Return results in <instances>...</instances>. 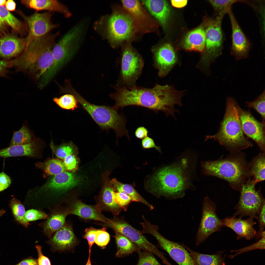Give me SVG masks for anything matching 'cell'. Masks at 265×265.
<instances>
[{"label": "cell", "instance_id": "obj_1", "mask_svg": "<svg viewBox=\"0 0 265 265\" xmlns=\"http://www.w3.org/2000/svg\"><path fill=\"white\" fill-rule=\"evenodd\" d=\"M115 92L110 94L111 98L115 103L112 106L117 110L129 106L144 107L156 113L161 111L166 117L171 115L176 119L174 113L179 111L175 108L177 105L182 106L181 98L185 91L176 90L172 85L158 83L152 88L137 86L127 88L118 85L114 87Z\"/></svg>", "mask_w": 265, "mask_h": 265}, {"label": "cell", "instance_id": "obj_2", "mask_svg": "<svg viewBox=\"0 0 265 265\" xmlns=\"http://www.w3.org/2000/svg\"><path fill=\"white\" fill-rule=\"evenodd\" d=\"M198 156L186 150L177 160L158 169L147 178L146 188L157 196L175 199L183 197L193 185Z\"/></svg>", "mask_w": 265, "mask_h": 265}, {"label": "cell", "instance_id": "obj_3", "mask_svg": "<svg viewBox=\"0 0 265 265\" xmlns=\"http://www.w3.org/2000/svg\"><path fill=\"white\" fill-rule=\"evenodd\" d=\"M60 33L59 31L50 32L33 40L21 54L10 60V67L38 80L53 62V49Z\"/></svg>", "mask_w": 265, "mask_h": 265}, {"label": "cell", "instance_id": "obj_4", "mask_svg": "<svg viewBox=\"0 0 265 265\" xmlns=\"http://www.w3.org/2000/svg\"><path fill=\"white\" fill-rule=\"evenodd\" d=\"M201 167L204 174L224 180L240 192L244 184L252 176L249 162L245 154L241 151L230 152L224 159L202 161Z\"/></svg>", "mask_w": 265, "mask_h": 265}, {"label": "cell", "instance_id": "obj_5", "mask_svg": "<svg viewBox=\"0 0 265 265\" xmlns=\"http://www.w3.org/2000/svg\"><path fill=\"white\" fill-rule=\"evenodd\" d=\"M235 99L228 97L225 109L218 132L213 135L205 136V141L213 139L218 141L230 152L240 151L252 147V143L245 135L242 130L237 108Z\"/></svg>", "mask_w": 265, "mask_h": 265}, {"label": "cell", "instance_id": "obj_6", "mask_svg": "<svg viewBox=\"0 0 265 265\" xmlns=\"http://www.w3.org/2000/svg\"><path fill=\"white\" fill-rule=\"evenodd\" d=\"M65 93L73 95L96 123L103 130L112 129L115 131L117 140L123 136L130 139L128 130L126 125L127 120L122 114L112 106L95 105L87 101L72 87L71 84L67 85Z\"/></svg>", "mask_w": 265, "mask_h": 265}, {"label": "cell", "instance_id": "obj_7", "mask_svg": "<svg viewBox=\"0 0 265 265\" xmlns=\"http://www.w3.org/2000/svg\"><path fill=\"white\" fill-rule=\"evenodd\" d=\"M225 15L221 14L214 19H209L207 25L205 51L197 67L208 75L211 73V64L222 53L225 37L222 23Z\"/></svg>", "mask_w": 265, "mask_h": 265}, {"label": "cell", "instance_id": "obj_8", "mask_svg": "<svg viewBox=\"0 0 265 265\" xmlns=\"http://www.w3.org/2000/svg\"><path fill=\"white\" fill-rule=\"evenodd\" d=\"M256 184L250 178L243 185L239 201L234 208L236 211L233 216L241 218L249 216L257 220L258 214L265 201L260 190L256 189Z\"/></svg>", "mask_w": 265, "mask_h": 265}, {"label": "cell", "instance_id": "obj_9", "mask_svg": "<svg viewBox=\"0 0 265 265\" xmlns=\"http://www.w3.org/2000/svg\"><path fill=\"white\" fill-rule=\"evenodd\" d=\"M143 234H150L157 240L159 246L179 265H195L188 252L183 245L170 240L161 235L158 231L157 225L148 221L142 225Z\"/></svg>", "mask_w": 265, "mask_h": 265}, {"label": "cell", "instance_id": "obj_10", "mask_svg": "<svg viewBox=\"0 0 265 265\" xmlns=\"http://www.w3.org/2000/svg\"><path fill=\"white\" fill-rule=\"evenodd\" d=\"M144 61L140 55L132 49L127 48L121 58L120 86L130 88L136 85L141 76Z\"/></svg>", "mask_w": 265, "mask_h": 265}, {"label": "cell", "instance_id": "obj_11", "mask_svg": "<svg viewBox=\"0 0 265 265\" xmlns=\"http://www.w3.org/2000/svg\"><path fill=\"white\" fill-rule=\"evenodd\" d=\"M105 224L125 236L140 249L152 252L161 260L164 258L163 253L149 241L141 231L133 227L125 220L121 219H109Z\"/></svg>", "mask_w": 265, "mask_h": 265}, {"label": "cell", "instance_id": "obj_12", "mask_svg": "<svg viewBox=\"0 0 265 265\" xmlns=\"http://www.w3.org/2000/svg\"><path fill=\"white\" fill-rule=\"evenodd\" d=\"M215 204L206 196L202 204V216L196 239V244L199 245L214 232L218 231L222 226L221 220L216 213Z\"/></svg>", "mask_w": 265, "mask_h": 265}, {"label": "cell", "instance_id": "obj_13", "mask_svg": "<svg viewBox=\"0 0 265 265\" xmlns=\"http://www.w3.org/2000/svg\"><path fill=\"white\" fill-rule=\"evenodd\" d=\"M53 12L39 13L36 11L30 16L22 15L26 23L28 34L26 45L35 39L43 36L59 26L52 20Z\"/></svg>", "mask_w": 265, "mask_h": 265}, {"label": "cell", "instance_id": "obj_14", "mask_svg": "<svg viewBox=\"0 0 265 265\" xmlns=\"http://www.w3.org/2000/svg\"><path fill=\"white\" fill-rule=\"evenodd\" d=\"M237 107L244 133L253 140L263 152H265V124L258 121L249 110L242 109L238 104Z\"/></svg>", "mask_w": 265, "mask_h": 265}, {"label": "cell", "instance_id": "obj_15", "mask_svg": "<svg viewBox=\"0 0 265 265\" xmlns=\"http://www.w3.org/2000/svg\"><path fill=\"white\" fill-rule=\"evenodd\" d=\"M227 13L231 26V45L230 54L236 61L246 59L249 57L252 43L246 36L238 23L232 10Z\"/></svg>", "mask_w": 265, "mask_h": 265}, {"label": "cell", "instance_id": "obj_16", "mask_svg": "<svg viewBox=\"0 0 265 265\" xmlns=\"http://www.w3.org/2000/svg\"><path fill=\"white\" fill-rule=\"evenodd\" d=\"M133 21L128 15L115 13L108 21V37L112 42L117 43L130 37L133 28Z\"/></svg>", "mask_w": 265, "mask_h": 265}, {"label": "cell", "instance_id": "obj_17", "mask_svg": "<svg viewBox=\"0 0 265 265\" xmlns=\"http://www.w3.org/2000/svg\"><path fill=\"white\" fill-rule=\"evenodd\" d=\"M153 53V65L160 78L167 76L178 63L175 52L169 44H165L155 50Z\"/></svg>", "mask_w": 265, "mask_h": 265}, {"label": "cell", "instance_id": "obj_18", "mask_svg": "<svg viewBox=\"0 0 265 265\" xmlns=\"http://www.w3.org/2000/svg\"><path fill=\"white\" fill-rule=\"evenodd\" d=\"M77 242L72 227L65 222L60 229L51 236L46 243L53 252H62L71 250Z\"/></svg>", "mask_w": 265, "mask_h": 265}, {"label": "cell", "instance_id": "obj_19", "mask_svg": "<svg viewBox=\"0 0 265 265\" xmlns=\"http://www.w3.org/2000/svg\"><path fill=\"white\" fill-rule=\"evenodd\" d=\"M242 218H237L235 216L227 217L221 220L222 226L229 228L237 234V239L244 238L249 240L256 237L257 232L254 228L256 224L253 220V218L249 217L245 219Z\"/></svg>", "mask_w": 265, "mask_h": 265}, {"label": "cell", "instance_id": "obj_20", "mask_svg": "<svg viewBox=\"0 0 265 265\" xmlns=\"http://www.w3.org/2000/svg\"><path fill=\"white\" fill-rule=\"evenodd\" d=\"M26 45V38L7 35L0 38V58L6 60L15 58L23 52Z\"/></svg>", "mask_w": 265, "mask_h": 265}, {"label": "cell", "instance_id": "obj_21", "mask_svg": "<svg viewBox=\"0 0 265 265\" xmlns=\"http://www.w3.org/2000/svg\"><path fill=\"white\" fill-rule=\"evenodd\" d=\"M68 209L69 214L76 215L85 219L100 221L105 224L109 220L101 213L102 210L98 205H88L78 200L73 203Z\"/></svg>", "mask_w": 265, "mask_h": 265}, {"label": "cell", "instance_id": "obj_22", "mask_svg": "<svg viewBox=\"0 0 265 265\" xmlns=\"http://www.w3.org/2000/svg\"><path fill=\"white\" fill-rule=\"evenodd\" d=\"M79 30V26H76L67 32L56 42L53 52L71 58L76 49V42Z\"/></svg>", "mask_w": 265, "mask_h": 265}, {"label": "cell", "instance_id": "obj_23", "mask_svg": "<svg viewBox=\"0 0 265 265\" xmlns=\"http://www.w3.org/2000/svg\"><path fill=\"white\" fill-rule=\"evenodd\" d=\"M68 214V209L57 207L51 210L46 220L41 224L44 234L50 238L63 226Z\"/></svg>", "mask_w": 265, "mask_h": 265}, {"label": "cell", "instance_id": "obj_24", "mask_svg": "<svg viewBox=\"0 0 265 265\" xmlns=\"http://www.w3.org/2000/svg\"><path fill=\"white\" fill-rule=\"evenodd\" d=\"M21 2L27 8L38 11L57 12L68 18L71 13L66 6L57 0H24Z\"/></svg>", "mask_w": 265, "mask_h": 265}, {"label": "cell", "instance_id": "obj_25", "mask_svg": "<svg viewBox=\"0 0 265 265\" xmlns=\"http://www.w3.org/2000/svg\"><path fill=\"white\" fill-rule=\"evenodd\" d=\"M78 181L74 174L65 172L54 175L45 187L53 191L62 192L75 186Z\"/></svg>", "mask_w": 265, "mask_h": 265}, {"label": "cell", "instance_id": "obj_26", "mask_svg": "<svg viewBox=\"0 0 265 265\" xmlns=\"http://www.w3.org/2000/svg\"><path fill=\"white\" fill-rule=\"evenodd\" d=\"M142 2L152 15L165 27L170 13V8L165 0H143Z\"/></svg>", "mask_w": 265, "mask_h": 265}, {"label": "cell", "instance_id": "obj_27", "mask_svg": "<svg viewBox=\"0 0 265 265\" xmlns=\"http://www.w3.org/2000/svg\"><path fill=\"white\" fill-rule=\"evenodd\" d=\"M206 34L203 28L200 27L189 32L185 37L183 48L188 51L202 52L205 47Z\"/></svg>", "mask_w": 265, "mask_h": 265}, {"label": "cell", "instance_id": "obj_28", "mask_svg": "<svg viewBox=\"0 0 265 265\" xmlns=\"http://www.w3.org/2000/svg\"><path fill=\"white\" fill-rule=\"evenodd\" d=\"M188 252L195 265H225L224 251H218L215 254L209 255L202 254L190 249L184 245Z\"/></svg>", "mask_w": 265, "mask_h": 265}, {"label": "cell", "instance_id": "obj_29", "mask_svg": "<svg viewBox=\"0 0 265 265\" xmlns=\"http://www.w3.org/2000/svg\"><path fill=\"white\" fill-rule=\"evenodd\" d=\"M114 190L108 181L106 180L102 192L100 204H98L101 210L110 211L117 215L121 210L114 201L113 197Z\"/></svg>", "mask_w": 265, "mask_h": 265}, {"label": "cell", "instance_id": "obj_30", "mask_svg": "<svg viewBox=\"0 0 265 265\" xmlns=\"http://www.w3.org/2000/svg\"><path fill=\"white\" fill-rule=\"evenodd\" d=\"M34 142L16 145L0 149V157L7 158L24 156H31L35 153Z\"/></svg>", "mask_w": 265, "mask_h": 265}, {"label": "cell", "instance_id": "obj_31", "mask_svg": "<svg viewBox=\"0 0 265 265\" xmlns=\"http://www.w3.org/2000/svg\"><path fill=\"white\" fill-rule=\"evenodd\" d=\"M110 183L114 190L126 193L130 197L132 201L143 204L150 210L154 209L153 206L146 201L131 185L122 183L117 181L115 179H112Z\"/></svg>", "mask_w": 265, "mask_h": 265}, {"label": "cell", "instance_id": "obj_32", "mask_svg": "<svg viewBox=\"0 0 265 265\" xmlns=\"http://www.w3.org/2000/svg\"><path fill=\"white\" fill-rule=\"evenodd\" d=\"M114 237L117 247L116 256L124 257L137 252L139 247L128 238L120 233L115 231Z\"/></svg>", "mask_w": 265, "mask_h": 265}, {"label": "cell", "instance_id": "obj_33", "mask_svg": "<svg viewBox=\"0 0 265 265\" xmlns=\"http://www.w3.org/2000/svg\"><path fill=\"white\" fill-rule=\"evenodd\" d=\"M265 152L260 153L249 162L252 179L257 184L265 180Z\"/></svg>", "mask_w": 265, "mask_h": 265}, {"label": "cell", "instance_id": "obj_34", "mask_svg": "<svg viewBox=\"0 0 265 265\" xmlns=\"http://www.w3.org/2000/svg\"><path fill=\"white\" fill-rule=\"evenodd\" d=\"M0 17L13 30L21 33L24 32V24L3 6H0Z\"/></svg>", "mask_w": 265, "mask_h": 265}, {"label": "cell", "instance_id": "obj_35", "mask_svg": "<svg viewBox=\"0 0 265 265\" xmlns=\"http://www.w3.org/2000/svg\"><path fill=\"white\" fill-rule=\"evenodd\" d=\"M10 206L16 220L26 228L30 225L25 218L26 212L23 205L20 201L15 198L12 199Z\"/></svg>", "mask_w": 265, "mask_h": 265}, {"label": "cell", "instance_id": "obj_36", "mask_svg": "<svg viewBox=\"0 0 265 265\" xmlns=\"http://www.w3.org/2000/svg\"><path fill=\"white\" fill-rule=\"evenodd\" d=\"M31 136L27 128L23 126L18 131L14 132L9 146L27 144L31 142Z\"/></svg>", "mask_w": 265, "mask_h": 265}, {"label": "cell", "instance_id": "obj_37", "mask_svg": "<svg viewBox=\"0 0 265 265\" xmlns=\"http://www.w3.org/2000/svg\"><path fill=\"white\" fill-rule=\"evenodd\" d=\"M53 101L60 107L67 110H73L78 107V101L73 95L66 94L60 97H55Z\"/></svg>", "mask_w": 265, "mask_h": 265}, {"label": "cell", "instance_id": "obj_38", "mask_svg": "<svg viewBox=\"0 0 265 265\" xmlns=\"http://www.w3.org/2000/svg\"><path fill=\"white\" fill-rule=\"evenodd\" d=\"M43 165V170L47 175H55L65 171L63 163L58 159L49 160L44 163Z\"/></svg>", "mask_w": 265, "mask_h": 265}, {"label": "cell", "instance_id": "obj_39", "mask_svg": "<svg viewBox=\"0 0 265 265\" xmlns=\"http://www.w3.org/2000/svg\"><path fill=\"white\" fill-rule=\"evenodd\" d=\"M265 92L262 93L254 100L252 102H246V106L254 108L261 116L262 122L265 124Z\"/></svg>", "mask_w": 265, "mask_h": 265}, {"label": "cell", "instance_id": "obj_40", "mask_svg": "<svg viewBox=\"0 0 265 265\" xmlns=\"http://www.w3.org/2000/svg\"><path fill=\"white\" fill-rule=\"evenodd\" d=\"M242 0H212L209 2L213 7L217 13V16L222 14H225L232 8L234 3Z\"/></svg>", "mask_w": 265, "mask_h": 265}, {"label": "cell", "instance_id": "obj_41", "mask_svg": "<svg viewBox=\"0 0 265 265\" xmlns=\"http://www.w3.org/2000/svg\"><path fill=\"white\" fill-rule=\"evenodd\" d=\"M137 253L138 260L136 265H161L155 258L153 253L139 248Z\"/></svg>", "mask_w": 265, "mask_h": 265}, {"label": "cell", "instance_id": "obj_42", "mask_svg": "<svg viewBox=\"0 0 265 265\" xmlns=\"http://www.w3.org/2000/svg\"><path fill=\"white\" fill-rule=\"evenodd\" d=\"M265 231L264 232L261 239L258 241L253 244L247 247L236 250H232L231 252H236V254L230 255L229 256L230 258H233L237 255L249 251L256 249L260 250L265 249Z\"/></svg>", "mask_w": 265, "mask_h": 265}, {"label": "cell", "instance_id": "obj_43", "mask_svg": "<svg viewBox=\"0 0 265 265\" xmlns=\"http://www.w3.org/2000/svg\"><path fill=\"white\" fill-rule=\"evenodd\" d=\"M124 7L130 13L134 16H138L142 14L140 4L138 0H122Z\"/></svg>", "mask_w": 265, "mask_h": 265}, {"label": "cell", "instance_id": "obj_44", "mask_svg": "<svg viewBox=\"0 0 265 265\" xmlns=\"http://www.w3.org/2000/svg\"><path fill=\"white\" fill-rule=\"evenodd\" d=\"M113 199L119 207L121 209L126 210L127 208L132 200L130 197L122 192H113Z\"/></svg>", "mask_w": 265, "mask_h": 265}, {"label": "cell", "instance_id": "obj_45", "mask_svg": "<svg viewBox=\"0 0 265 265\" xmlns=\"http://www.w3.org/2000/svg\"><path fill=\"white\" fill-rule=\"evenodd\" d=\"M106 228L104 227L102 229H97L96 232L95 242L101 247L106 246L110 240V235L106 231Z\"/></svg>", "mask_w": 265, "mask_h": 265}, {"label": "cell", "instance_id": "obj_46", "mask_svg": "<svg viewBox=\"0 0 265 265\" xmlns=\"http://www.w3.org/2000/svg\"><path fill=\"white\" fill-rule=\"evenodd\" d=\"M48 215L40 210L31 209L26 212L25 218L28 222L38 220L46 219Z\"/></svg>", "mask_w": 265, "mask_h": 265}, {"label": "cell", "instance_id": "obj_47", "mask_svg": "<svg viewBox=\"0 0 265 265\" xmlns=\"http://www.w3.org/2000/svg\"><path fill=\"white\" fill-rule=\"evenodd\" d=\"M265 202H264L258 215L257 220L258 221L259 230L257 232L256 237L259 238L262 236L265 227Z\"/></svg>", "mask_w": 265, "mask_h": 265}, {"label": "cell", "instance_id": "obj_48", "mask_svg": "<svg viewBox=\"0 0 265 265\" xmlns=\"http://www.w3.org/2000/svg\"><path fill=\"white\" fill-rule=\"evenodd\" d=\"M71 144H64L59 147L56 150L55 154L58 158L64 159L73 153V148Z\"/></svg>", "mask_w": 265, "mask_h": 265}, {"label": "cell", "instance_id": "obj_49", "mask_svg": "<svg viewBox=\"0 0 265 265\" xmlns=\"http://www.w3.org/2000/svg\"><path fill=\"white\" fill-rule=\"evenodd\" d=\"M97 229L93 227L88 228L85 229L83 238L86 239L88 242L89 246V252L91 253V249L95 242L96 233Z\"/></svg>", "mask_w": 265, "mask_h": 265}, {"label": "cell", "instance_id": "obj_50", "mask_svg": "<svg viewBox=\"0 0 265 265\" xmlns=\"http://www.w3.org/2000/svg\"><path fill=\"white\" fill-rule=\"evenodd\" d=\"M35 247L38 254L37 260L38 265H51L49 259L43 253L41 246L37 245Z\"/></svg>", "mask_w": 265, "mask_h": 265}, {"label": "cell", "instance_id": "obj_51", "mask_svg": "<svg viewBox=\"0 0 265 265\" xmlns=\"http://www.w3.org/2000/svg\"><path fill=\"white\" fill-rule=\"evenodd\" d=\"M141 144L142 148L144 149L154 148L159 152L161 153V152L160 147L156 146L154 140L149 137L147 136L142 139Z\"/></svg>", "mask_w": 265, "mask_h": 265}, {"label": "cell", "instance_id": "obj_52", "mask_svg": "<svg viewBox=\"0 0 265 265\" xmlns=\"http://www.w3.org/2000/svg\"><path fill=\"white\" fill-rule=\"evenodd\" d=\"M76 159L74 156L71 154L69 155L64 159L63 164L65 168L68 170L74 169L76 165Z\"/></svg>", "mask_w": 265, "mask_h": 265}, {"label": "cell", "instance_id": "obj_53", "mask_svg": "<svg viewBox=\"0 0 265 265\" xmlns=\"http://www.w3.org/2000/svg\"><path fill=\"white\" fill-rule=\"evenodd\" d=\"M11 183L9 177L2 172L0 173V192L7 189Z\"/></svg>", "mask_w": 265, "mask_h": 265}, {"label": "cell", "instance_id": "obj_54", "mask_svg": "<svg viewBox=\"0 0 265 265\" xmlns=\"http://www.w3.org/2000/svg\"><path fill=\"white\" fill-rule=\"evenodd\" d=\"M10 61L0 60V77H7L10 72L8 68L10 67Z\"/></svg>", "mask_w": 265, "mask_h": 265}, {"label": "cell", "instance_id": "obj_55", "mask_svg": "<svg viewBox=\"0 0 265 265\" xmlns=\"http://www.w3.org/2000/svg\"><path fill=\"white\" fill-rule=\"evenodd\" d=\"M148 131L146 128L144 126H141L136 130L134 134L136 138L142 140L148 136Z\"/></svg>", "mask_w": 265, "mask_h": 265}, {"label": "cell", "instance_id": "obj_56", "mask_svg": "<svg viewBox=\"0 0 265 265\" xmlns=\"http://www.w3.org/2000/svg\"><path fill=\"white\" fill-rule=\"evenodd\" d=\"M15 265H38L37 259L31 256L24 259Z\"/></svg>", "mask_w": 265, "mask_h": 265}, {"label": "cell", "instance_id": "obj_57", "mask_svg": "<svg viewBox=\"0 0 265 265\" xmlns=\"http://www.w3.org/2000/svg\"><path fill=\"white\" fill-rule=\"evenodd\" d=\"M187 0H171V2L174 7L177 8H181L184 7L187 4Z\"/></svg>", "mask_w": 265, "mask_h": 265}, {"label": "cell", "instance_id": "obj_58", "mask_svg": "<svg viewBox=\"0 0 265 265\" xmlns=\"http://www.w3.org/2000/svg\"><path fill=\"white\" fill-rule=\"evenodd\" d=\"M5 4V7L9 11H14L15 9L16 4L13 0H8L6 1Z\"/></svg>", "mask_w": 265, "mask_h": 265}, {"label": "cell", "instance_id": "obj_59", "mask_svg": "<svg viewBox=\"0 0 265 265\" xmlns=\"http://www.w3.org/2000/svg\"><path fill=\"white\" fill-rule=\"evenodd\" d=\"M5 23L0 17V33L3 31L5 27Z\"/></svg>", "mask_w": 265, "mask_h": 265}, {"label": "cell", "instance_id": "obj_60", "mask_svg": "<svg viewBox=\"0 0 265 265\" xmlns=\"http://www.w3.org/2000/svg\"><path fill=\"white\" fill-rule=\"evenodd\" d=\"M91 253H89L88 259L85 265H92L91 261Z\"/></svg>", "mask_w": 265, "mask_h": 265}, {"label": "cell", "instance_id": "obj_61", "mask_svg": "<svg viewBox=\"0 0 265 265\" xmlns=\"http://www.w3.org/2000/svg\"><path fill=\"white\" fill-rule=\"evenodd\" d=\"M5 212V211L3 210H0V217L2 216Z\"/></svg>", "mask_w": 265, "mask_h": 265}, {"label": "cell", "instance_id": "obj_62", "mask_svg": "<svg viewBox=\"0 0 265 265\" xmlns=\"http://www.w3.org/2000/svg\"><path fill=\"white\" fill-rule=\"evenodd\" d=\"M172 265V264H170V265Z\"/></svg>", "mask_w": 265, "mask_h": 265}]
</instances>
